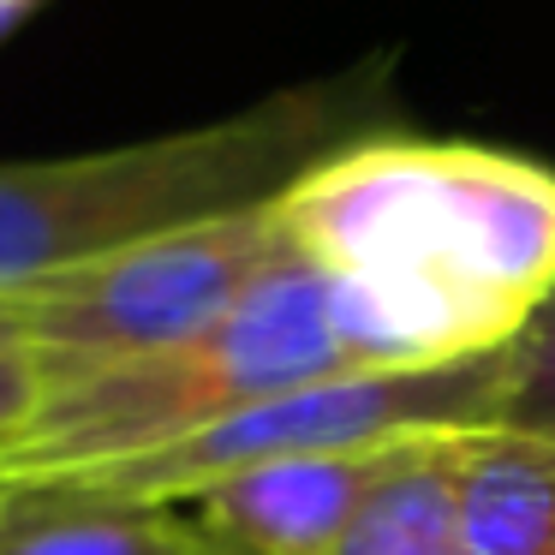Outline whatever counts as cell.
<instances>
[{
  "instance_id": "9",
  "label": "cell",
  "mask_w": 555,
  "mask_h": 555,
  "mask_svg": "<svg viewBox=\"0 0 555 555\" xmlns=\"http://www.w3.org/2000/svg\"><path fill=\"white\" fill-rule=\"evenodd\" d=\"M460 436V430H454ZM454 436H412L328 555H466L454 507Z\"/></svg>"
},
{
  "instance_id": "8",
  "label": "cell",
  "mask_w": 555,
  "mask_h": 555,
  "mask_svg": "<svg viewBox=\"0 0 555 555\" xmlns=\"http://www.w3.org/2000/svg\"><path fill=\"white\" fill-rule=\"evenodd\" d=\"M0 555H209V543L185 507L0 483Z\"/></svg>"
},
{
  "instance_id": "7",
  "label": "cell",
  "mask_w": 555,
  "mask_h": 555,
  "mask_svg": "<svg viewBox=\"0 0 555 555\" xmlns=\"http://www.w3.org/2000/svg\"><path fill=\"white\" fill-rule=\"evenodd\" d=\"M454 507L466 555H555V430H460Z\"/></svg>"
},
{
  "instance_id": "1",
  "label": "cell",
  "mask_w": 555,
  "mask_h": 555,
  "mask_svg": "<svg viewBox=\"0 0 555 555\" xmlns=\"http://www.w3.org/2000/svg\"><path fill=\"white\" fill-rule=\"evenodd\" d=\"M383 371L502 352L555 287V168L376 132L275 197Z\"/></svg>"
},
{
  "instance_id": "10",
  "label": "cell",
  "mask_w": 555,
  "mask_h": 555,
  "mask_svg": "<svg viewBox=\"0 0 555 555\" xmlns=\"http://www.w3.org/2000/svg\"><path fill=\"white\" fill-rule=\"evenodd\" d=\"M502 424L555 430V287L538 305V317L507 340V418Z\"/></svg>"
},
{
  "instance_id": "13",
  "label": "cell",
  "mask_w": 555,
  "mask_h": 555,
  "mask_svg": "<svg viewBox=\"0 0 555 555\" xmlns=\"http://www.w3.org/2000/svg\"><path fill=\"white\" fill-rule=\"evenodd\" d=\"M37 7H42V0H0V37H7V30H18L30 13H37Z\"/></svg>"
},
{
  "instance_id": "3",
  "label": "cell",
  "mask_w": 555,
  "mask_h": 555,
  "mask_svg": "<svg viewBox=\"0 0 555 555\" xmlns=\"http://www.w3.org/2000/svg\"><path fill=\"white\" fill-rule=\"evenodd\" d=\"M383 371L335 281L287 240V257L204 335L168 352L49 383L30 430L0 460V483H49L197 436L257 400Z\"/></svg>"
},
{
  "instance_id": "4",
  "label": "cell",
  "mask_w": 555,
  "mask_h": 555,
  "mask_svg": "<svg viewBox=\"0 0 555 555\" xmlns=\"http://www.w3.org/2000/svg\"><path fill=\"white\" fill-rule=\"evenodd\" d=\"M502 418H507V347L478 352V359L424 364V371H364L293 388V395L257 400V406L233 412V418L209 424L197 436H180L156 454H132L49 483H66L78 495H108V502L180 507L192 495H204L209 483L269 466V460L388 448V442H412V436L483 430V424Z\"/></svg>"
},
{
  "instance_id": "6",
  "label": "cell",
  "mask_w": 555,
  "mask_h": 555,
  "mask_svg": "<svg viewBox=\"0 0 555 555\" xmlns=\"http://www.w3.org/2000/svg\"><path fill=\"white\" fill-rule=\"evenodd\" d=\"M395 454L400 442L269 460L209 483L180 507L197 519L209 555H328L340 531L359 519L364 495L395 466Z\"/></svg>"
},
{
  "instance_id": "5",
  "label": "cell",
  "mask_w": 555,
  "mask_h": 555,
  "mask_svg": "<svg viewBox=\"0 0 555 555\" xmlns=\"http://www.w3.org/2000/svg\"><path fill=\"white\" fill-rule=\"evenodd\" d=\"M287 257L275 204L126 245L85 269H61L13 287L25 317V352L49 383L102 364L150 359L204 335Z\"/></svg>"
},
{
  "instance_id": "2",
  "label": "cell",
  "mask_w": 555,
  "mask_h": 555,
  "mask_svg": "<svg viewBox=\"0 0 555 555\" xmlns=\"http://www.w3.org/2000/svg\"><path fill=\"white\" fill-rule=\"evenodd\" d=\"M388 73L395 61L376 54L209 126L49 162H0V293L102 263L162 233L275 204L317 162L395 132Z\"/></svg>"
},
{
  "instance_id": "11",
  "label": "cell",
  "mask_w": 555,
  "mask_h": 555,
  "mask_svg": "<svg viewBox=\"0 0 555 555\" xmlns=\"http://www.w3.org/2000/svg\"><path fill=\"white\" fill-rule=\"evenodd\" d=\"M42 395H49V376L30 352H0V460L18 448V436L30 430Z\"/></svg>"
},
{
  "instance_id": "12",
  "label": "cell",
  "mask_w": 555,
  "mask_h": 555,
  "mask_svg": "<svg viewBox=\"0 0 555 555\" xmlns=\"http://www.w3.org/2000/svg\"><path fill=\"white\" fill-rule=\"evenodd\" d=\"M0 352H25V317L13 293H0Z\"/></svg>"
}]
</instances>
